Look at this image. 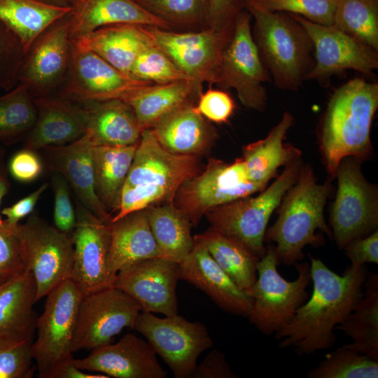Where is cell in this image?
<instances>
[{
  "mask_svg": "<svg viewBox=\"0 0 378 378\" xmlns=\"http://www.w3.org/2000/svg\"><path fill=\"white\" fill-rule=\"evenodd\" d=\"M36 326L0 331V378H31L36 369L31 346Z\"/></svg>",
  "mask_w": 378,
  "mask_h": 378,
  "instance_id": "cell-40",
  "label": "cell"
},
{
  "mask_svg": "<svg viewBox=\"0 0 378 378\" xmlns=\"http://www.w3.org/2000/svg\"><path fill=\"white\" fill-rule=\"evenodd\" d=\"M251 20L246 8L237 16L214 85L225 90L234 89L243 106L263 111L268 98L264 84L272 80L254 43Z\"/></svg>",
  "mask_w": 378,
  "mask_h": 378,
  "instance_id": "cell-10",
  "label": "cell"
},
{
  "mask_svg": "<svg viewBox=\"0 0 378 378\" xmlns=\"http://www.w3.org/2000/svg\"><path fill=\"white\" fill-rule=\"evenodd\" d=\"M312 295L290 321L276 334L279 348H290L299 356L328 349L336 342L334 329L361 299L367 277L365 265H348L340 275L320 259L310 256Z\"/></svg>",
  "mask_w": 378,
  "mask_h": 378,
  "instance_id": "cell-1",
  "label": "cell"
},
{
  "mask_svg": "<svg viewBox=\"0 0 378 378\" xmlns=\"http://www.w3.org/2000/svg\"><path fill=\"white\" fill-rule=\"evenodd\" d=\"M149 226L160 257L180 263L192 251V223L173 203L146 209Z\"/></svg>",
  "mask_w": 378,
  "mask_h": 378,
  "instance_id": "cell-34",
  "label": "cell"
},
{
  "mask_svg": "<svg viewBox=\"0 0 378 378\" xmlns=\"http://www.w3.org/2000/svg\"><path fill=\"white\" fill-rule=\"evenodd\" d=\"M43 314L36 319L37 337L31 354L41 378H52L62 365L71 361L77 316L83 294L69 278L46 296Z\"/></svg>",
  "mask_w": 378,
  "mask_h": 378,
  "instance_id": "cell-8",
  "label": "cell"
},
{
  "mask_svg": "<svg viewBox=\"0 0 378 378\" xmlns=\"http://www.w3.org/2000/svg\"><path fill=\"white\" fill-rule=\"evenodd\" d=\"M295 122L292 114L285 111L281 120L262 139L251 143L242 149L243 160L248 179L267 186L277 175L279 167L287 166L301 158V151L284 141Z\"/></svg>",
  "mask_w": 378,
  "mask_h": 378,
  "instance_id": "cell-28",
  "label": "cell"
},
{
  "mask_svg": "<svg viewBox=\"0 0 378 378\" xmlns=\"http://www.w3.org/2000/svg\"><path fill=\"white\" fill-rule=\"evenodd\" d=\"M233 27L180 31L145 26L154 45L192 80L199 96L204 83L215 84L221 56Z\"/></svg>",
  "mask_w": 378,
  "mask_h": 378,
  "instance_id": "cell-15",
  "label": "cell"
},
{
  "mask_svg": "<svg viewBox=\"0 0 378 378\" xmlns=\"http://www.w3.org/2000/svg\"><path fill=\"white\" fill-rule=\"evenodd\" d=\"M67 17L72 41L80 39L100 27L115 24H136L173 30L136 0H77Z\"/></svg>",
  "mask_w": 378,
  "mask_h": 378,
  "instance_id": "cell-25",
  "label": "cell"
},
{
  "mask_svg": "<svg viewBox=\"0 0 378 378\" xmlns=\"http://www.w3.org/2000/svg\"><path fill=\"white\" fill-rule=\"evenodd\" d=\"M108 225L111 244L107 267L113 278L120 271L136 262L160 257L146 209L110 221Z\"/></svg>",
  "mask_w": 378,
  "mask_h": 378,
  "instance_id": "cell-27",
  "label": "cell"
},
{
  "mask_svg": "<svg viewBox=\"0 0 378 378\" xmlns=\"http://www.w3.org/2000/svg\"><path fill=\"white\" fill-rule=\"evenodd\" d=\"M70 10L37 0H0V20L20 38L25 52L43 30Z\"/></svg>",
  "mask_w": 378,
  "mask_h": 378,
  "instance_id": "cell-36",
  "label": "cell"
},
{
  "mask_svg": "<svg viewBox=\"0 0 378 378\" xmlns=\"http://www.w3.org/2000/svg\"><path fill=\"white\" fill-rule=\"evenodd\" d=\"M332 25L378 51V0H337Z\"/></svg>",
  "mask_w": 378,
  "mask_h": 378,
  "instance_id": "cell-39",
  "label": "cell"
},
{
  "mask_svg": "<svg viewBox=\"0 0 378 378\" xmlns=\"http://www.w3.org/2000/svg\"><path fill=\"white\" fill-rule=\"evenodd\" d=\"M136 146L137 144L94 146L92 158L95 191L108 212L116 211Z\"/></svg>",
  "mask_w": 378,
  "mask_h": 378,
  "instance_id": "cell-33",
  "label": "cell"
},
{
  "mask_svg": "<svg viewBox=\"0 0 378 378\" xmlns=\"http://www.w3.org/2000/svg\"><path fill=\"white\" fill-rule=\"evenodd\" d=\"M279 265L274 246L270 244L257 265V279L247 293L253 298L248 316L265 335L276 334L293 318L297 309L309 298L307 287L311 281L310 264L294 265L298 277L285 279L277 271Z\"/></svg>",
  "mask_w": 378,
  "mask_h": 378,
  "instance_id": "cell-6",
  "label": "cell"
},
{
  "mask_svg": "<svg viewBox=\"0 0 378 378\" xmlns=\"http://www.w3.org/2000/svg\"><path fill=\"white\" fill-rule=\"evenodd\" d=\"M72 363L86 371L115 378H165L166 371L158 360L152 346L132 333L120 340L99 346L83 358H73Z\"/></svg>",
  "mask_w": 378,
  "mask_h": 378,
  "instance_id": "cell-21",
  "label": "cell"
},
{
  "mask_svg": "<svg viewBox=\"0 0 378 378\" xmlns=\"http://www.w3.org/2000/svg\"><path fill=\"white\" fill-rule=\"evenodd\" d=\"M330 181L317 183L312 167L302 164L297 180L284 194L277 207V219L267 228L264 237V242L275 243L279 264L294 265L304 258L303 249L307 245L322 246L323 239L316 230L332 241L331 229L323 215L332 190Z\"/></svg>",
  "mask_w": 378,
  "mask_h": 378,
  "instance_id": "cell-4",
  "label": "cell"
},
{
  "mask_svg": "<svg viewBox=\"0 0 378 378\" xmlns=\"http://www.w3.org/2000/svg\"><path fill=\"white\" fill-rule=\"evenodd\" d=\"M193 237L206 248L232 280L248 293L257 279V265L260 258L239 239L211 227Z\"/></svg>",
  "mask_w": 378,
  "mask_h": 378,
  "instance_id": "cell-31",
  "label": "cell"
},
{
  "mask_svg": "<svg viewBox=\"0 0 378 378\" xmlns=\"http://www.w3.org/2000/svg\"><path fill=\"white\" fill-rule=\"evenodd\" d=\"M24 53L20 38L0 20V90L7 92L19 83Z\"/></svg>",
  "mask_w": 378,
  "mask_h": 378,
  "instance_id": "cell-45",
  "label": "cell"
},
{
  "mask_svg": "<svg viewBox=\"0 0 378 378\" xmlns=\"http://www.w3.org/2000/svg\"><path fill=\"white\" fill-rule=\"evenodd\" d=\"M343 250L354 267H360L366 263L378 264V230L353 239Z\"/></svg>",
  "mask_w": 378,
  "mask_h": 378,
  "instance_id": "cell-51",
  "label": "cell"
},
{
  "mask_svg": "<svg viewBox=\"0 0 378 378\" xmlns=\"http://www.w3.org/2000/svg\"><path fill=\"white\" fill-rule=\"evenodd\" d=\"M76 222L71 233L74 267L71 279L83 296L113 286L115 278L108 271L111 244L108 223L76 200Z\"/></svg>",
  "mask_w": 378,
  "mask_h": 378,
  "instance_id": "cell-19",
  "label": "cell"
},
{
  "mask_svg": "<svg viewBox=\"0 0 378 378\" xmlns=\"http://www.w3.org/2000/svg\"><path fill=\"white\" fill-rule=\"evenodd\" d=\"M362 162L354 157H345L336 169L338 186L329 223L332 241L339 249L377 230V187L363 175Z\"/></svg>",
  "mask_w": 378,
  "mask_h": 378,
  "instance_id": "cell-9",
  "label": "cell"
},
{
  "mask_svg": "<svg viewBox=\"0 0 378 378\" xmlns=\"http://www.w3.org/2000/svg\"><path fill=\"white\" fill-rule=\"evenodd\" d=\"M301 158L285 167L282 173L255 197H245L214 207L205 216L211 227L244 243L261 258L266 253L264 237L272 213L298 178Z\"/></svg>",
  "mask_w": 378,
  "mask_h": 378,
  "instance_id": "cell-7",
  "label": "cell"
},
{
  "mask_svg": "<svg viewBox=\"0 0 378 378\" xmlns=\"http://www.w3.org/2000/svg\"><path fill=\"white\" fill-rule=\"evenodd\" d=\"M262 9L300 15L323 25L333 24L337 0H245Z\"/></svg>",
  "mask_w": 378,
  "mask_h": 378,
  "instance_id": "cell-44",
  "label": "cell"
},
{
  "mask_svg": "<svg viewBox=\"0 0 378 378\" xmlns=\"http://www.w3.org/2000/svg\"><path fill=\"white\" fill-rule=\"evenodd\" d=\"M266 187L248 179L241 158L231 163L212 158L204 170L181 185L173 203L192 225H197L210 209L260 192Z\"/></svg>",
  "mask_w": 378,
  "mask_h": 378,
  "instance_id": "cell-11",
  "label": "cell"
},
{
  "mask_svg": "<svg viewBox=\"0 0 378 378\" xmlns=\"http://www.w3.org/2000/svg\"><path fill=\"white\" fill-rule=\"evenodd\" d=\"M67 14L43 30L24 53L18 81L33 98L57 94L67 78L72 53Z\"/></svg>",
  "mask_w": 378,
  "mask_h": 378,
  "instance_id": "cell-16",
  "label": "cell"
},
{
  "mask_svg": "<svg viewBox=\"0 0 378 378\" xmlns=\"http://www.w3.org/2000/svg\"><path fill=\"white\" fill-rule=\"evenodd\" d=\"M254 20L252 35L272 81L279 90L296 91L314 64L313 43L290 15L272 12L245 1Z\"/></svg>",
  "mask_w": 378,
  "mask_h": 378,
  "instance_id": "cell-5",
  "label": "cell"
},
{
  "mask_svg": "<svg viewBox=\"0 0 378 378\" xmlns=\"http://www.w3.org/2000/svg\"><path fill=\"white\" fill-rule=\"evenodd\" d=\"M41 3L59 6V7H71L77 0H37Z\"/></svg>",
  "mask_w": 378,
  "mask_h": 378,
  "instance_id": "cell-56",
  "label": "cell"
},
{
  "mask_svg": "<svg viewBox=\"0 0 378 378\" xmlns=\"http://www.w3.org/2000/svg\"><path fill=\"white\" fill-rule=\"evenodd\" d=\"M36 152L23 148L10 158L7 165L8 173L18 181L30 182L43 172V163Z\"/></svg>",
  "mask_w": 378,
  "mask_h": 378,
  "instance_id": "cell-50",
  "label": "cell"
},
{
  "mask_svg": "<svg viewBox=\"0 0 378 378\" xmlns=\"http://www.w3.org/2000/svg\"><path fill=\"white\" fill-rule=\"evenodd\" d=\"M94 146L90 136L85 133L67 144L47 146L41 150L47 168L64 176L74 189L77 200L101 220L109 223L112 216L95 191Z\"/></svg>",
  "mask_w": 378,
  "mask_h": 378,
  "instance_id": "cell-22",
  "label": "cell"
},
{
  "mask_svg": "<svg viewBox=\"0 0 378 378\" xmlns=\"http://www.w3.org/2000/svg\"><path fill=\"white\" fill-rule=\"evenodd\" d=\"M71 360L59 368L52 378H108L103 374L85 372V370L75 366Z\"/></svg>",
  "mask_w": 378,
  "mask_h": 378,
  "instance_id": "cell-54",
  "label": "cell"
},
{
  "mask_svg": "<svg viewBox=\"0 0 378 378\" xmlns=\"http://www.w3.org/2000/svg\"><path fill=\"white\" fill-rule=\"evenodd\" d=\"M365 293L335 329L351 339L344 346L378 360V274H367Z\"/></svg>",
  "mask_w": 378,
  "mask_h": 378,
  "instance_id": "cell-32",
  "label": "cell"
},
{
  "mask_svg": "<svg viewBox=\"0 0 378 378\" xmlns=\"http://www.w3.org/2000/svg\"><path fill=\"white\" fill-rule=\"evenodd\" d=\"M289 15L304 27L313 43L314 64L306 80L322 82L346 70L370 74L378 69V51L332 24H320Z\"/></svg>",
  "mask_w": 378,
  "mask_h": 378,
  "instance_id": "cell-18",
  "label": "cell"
},
{
  "mask_svg": "<svg viewBox=\"0 0 378 378\" xmlns=\"http://www.w3.org/2000/svg\"><path fill=\"white\" fill-rule=\"evenodd\" d=\"M48 187V183H44L26 197L1 210V216H5L4 220L6 225L9 228L13 229L20 224L19 222L22 219L31 214L40 197Z\"/></svg>",
  "mask_w": 378,
  "mask_h": 378,
  "instance_id": "cell-53",
  "label": "cell"
},
{
  "mask_svg": "<svg viewBox=\"0 0 378 378\" xmlns=\"http://www.w3.org/2000/svg\"><path fill=\"white\" fill-rule=\"evenodd\" d=\"M199 94L192 81L153 84L125 102L134 111L141 130L152 128L160 119Z\"/></svg>",
  "mask_w": 378,
  "mask_h": 378,
  "instance_id": "cell-35",
  "label": "cell"
},
{
  "mask_svg": "<svg viewBox=\"0 0 378 378\" xmlns=\"http://www.w3.org/2000/svg\"><path fill=\"white\" fill-rule=\"evenodd\" d=\"M309 378H377L378 360L344 346L327 354Z\"/></svg>",
  "mask_w": 378,
  "mask_h": 378,
  "instance_id": "cell-42",
  "label": "cell"
},
{
  "mask_svg": "<svg viewBox=\"0 0 378 378\" xmlns=\"http://www.w3.org/2000/svg\"><path fill=\"white\" fill-rule=\"evenodd\" d=\"M180 279L179 263L156 257L120 271L113 286L138 302L141 312L169 316L178 314L176 288Z\"/></svg>",
  "mask_w": 378,
  "mask_h": 378,
  "instance_id": "cell-20",
  "label": "cell"
},
{
  "mask_svg": "<svg viewBox=\"0 0 378 378\" xmlns=\"http://www.w3.org/2000/svg\"><path fill=\"white\" fill-rule=\"evenodd\" d=\"M179 265L181 279L202 290L224 311L248 316L253 298L232 280L202 244L195 241L192 251Z\"/></svg>",
  "mask_w": 378,
  "mask_h": 378,
  "instance_id": "cell-24",
  "label": "cell"
},
{
  "mask_svg": "<svg viewBox=\"0 0 378 378\" xmlns=\"http://www.w3.org/2000/svg\"><path fill=\"white\" fill-rule=\"evenodd\" d=\"M8 171L5 161L4 149L0 146V205L3 198L8 192L10 183L8 177ZM0 210V226H6Z\"/></svg>",
  "mask_w": 378,
  "mask_h": 378,
  "instance_id": "cell-55",
  "label": "cell"
},
{
  "mask_svg": "<svg viewBox=\"0 0 378 378\" xmlns=\"http://www.w3.org/2000/svg\"><path fill=\"white\" fill-rule=\"evenodd\" d=\"M82 104L87 112L85 133L94 145L138 144L142 130L127 103L113 99Z\"/></svg>",
  "mask_w": 378,
  "mask_h": 378,
  "instance_id": "cell-29",
  "label": "cell"
},
{
  "mask_svg": "<svg viewBox=\"0 0 378 378\" xmlns=\"http://www.w3.org/2000/svg\"><path fill=\"white\" fill-rule=\"evenodd\" d=\"M197 111L209 121L227 122L235 110V103L227 90L211 86L202 92L196 104Z\"/></svg>",
  "mask_w": 378,
  "mask_h": 378,
  "instance_id": "cell-48",
  "label": "cell"
},
{
  "mask_svg": "<svg viewBox=\"0 0 378 378\" xmlns=\"http://www.w3.org/2000/svg\"><path fill=\"white\" fill-rule=\"evenodd\" d=\"M13 231L20 240L26 267L34 275L37 301L71 278L74 244L70 234L49 225L36 211Z\"/></svg>",
  "mask_w": 378,
  "mask_h": 378,
  "instance_id": "cell-12",
  "label": "cell"
},
{
  "mask_svg": "<svg viewBox=\"0 0 378 378\" xmlns=\"http://www.w3.org/2000/svg\"><path fill=\"white\" fill-rule=\"evenodd\" d=\"M225 355L218 351L209 352L203 360L197 364L190 378H237Z\"/></svg>",
  "mask_w": 378,
  "mask_h": 378,
  "instance_id": "cell-52",
  "label": "cell"
},
{
  "mask_svg": "<svg viewBox=\"0 0 378 378\" xmlns=\"http://www.w3.org/2000/svg\"><path fill=\"white\" fill-rule=\"evenodd\" d=\"M78 41L130 76L138 54L152 42L145 25L136 24L104 26Z\"/></svg>",
  "mask_w": 378,
  "mask_h": 378,
  "instance_id": "cell-30",
  "label": "cell"
},
{
  "mask_svg": "<svg viewBox=\"0 0 378 378\" xmlns=\"http://www.w3.org/2000/svg\"><path fill=\"white\" fill-rule=\"evenodd\" d=\"M159 143L168 151L200 155L217 139V131L188 101L160 119L150 128Z\"/></svg>",
  "mask_w": 378,
  "mask_h": 378,
  "instance_id": "cell-26",
  "label": "cell"
},
{
  "mask_svg": "<svg viewBox=\"0 0 378 378\" xmlns=\"http://www.w3.org/2000/svg\"><path fill=\"white\" fill-rule=\"evenodd\" d=\"M36 120L33 97L24 85L18 83L0 95V142L12 145L24 139Z\"/></svg>",
  "mask_w": 378,
  "mask_h": 378,
  "instance_id": "cell-38",
  "label": "cell"
},
{
  "mask_svg": "<svg viewBox=\"0 0 378 378\" xmlns=\"http://www.w3.org/2000/svg\"><path fill=\"white\" fill-rule=\"evenodd\" d=\"M201 171L199 155L171 153L159 143L151 129L143 130L110 221L160 202H173L181 185Z\"/></svg>",
  "mask_w": 378,
  "mask_h": 378,
  "instance_id": "cell-3",
  "label": "cell"
},
{
  "mask_svg": "<svg viewBox=\"0 0 378 378\" xmlns=\"http://www.w3.org/2000/svg\"><path fill=\"white\" fill-rule=\"evenodd\" d=\"M27 272L20 242L13 229L0 226V287Z\"/></svg>",
  "mask_w": 378,
  "mask_h": 378,
  "instance_id": "cell-46",
  "label": "cell"
},
{
  "mask_svg": "<svg viewBox=\"0 0 378 378\" xmlns=\"http://www.w3.org/2000/svg\"><path fill=\"white\" fill-rule=\"evenodd\" d=\"M146 10L173 30L200 31L209 28L205 0H136Z\"/></svg>",
  "mask_w": 378,
  "mask_h": 378,
  "instance_id": "cell-41",
  "label": "cell"
},
{
  "mask_svg": "<svg viewBox=\"0 0 378 378\" xmlns=\"http://www.w3.org/2000/svg\"><path fill=\"white\" fill-rule=\"evenodd\" d=\"M35 124L24 139L23 148L37 152L47 146H62L86 132L87 112L82 104L57 94L35 97Z\"/></svg>",
  "mask_w": 378,
  "mask_h": 378,
  "instance_id": "cell-23",
  "label": "cell"
},
{
  "mask_svg": "<svg viewBox=\"0 0 378 378\" xmlns=\"http://www.w3.org/2000/svg\"><path fill=\"white\" fill-rule=\"evenodd\" d=\"M153 84L122 73L76 40L67 78L57 94L78 104L127 102Z\"/></svg>",
  "mask_w": 378,
  "mask_h": 378,
  "instance_id": "cell-13",
  "label": "cell"
},
{
  "mask_svg": "<svg viewBox=\"0 0 378 378\" xmlns=\"http://www.w3.org/2000/svg\"><path fill=\"white\" fill-rule=\"evenodd\" d=\"M378 108V83L361 78L338 88L321 123L319 148L329 180L340 162L351 156L364 161L372 152L371 127Z\"/></svg>",
  "mask_w": 378,
  "mask_h": 378,
  "instance_id": "cell-2",
  "label": "cell"
},
{
  "mask_svg": "<svg viewBox=\"0 0 378 378\" xmlns=\"http://www.w3.org/2000/svg\"><path fill=\"white\" fill-rule=\"evenodd\" d=\"M36 285L31 271L0 287V331L36 326Z\"/></svg>",
  "mask_w": 378,
  "mask_h": 378,
  "instance_id": "cell-37",
  "label": "cell"
},
{
  "mask_svg": "<svg viewBox=\"0 0 378 378\" xmlns=\"http://www.w3.org/2000/svg\"><path fill=\"white\" fill-rule=\"evenodd\" d=\"M133 329L147 339L176 378H190L199 356L213 346L204 324L189 321L178 314L159 318L141 312Z\"/></svg>",
  "mask_w": 378,
  "mask_h": 378,
  "instance_id": "cell-14",
  "label": "cell"
},
{
  "mask_svg": "<svg viewBox=\"0 0 378 378\" xmlns=\"http://www.w3.org/2000/svg\"><path fill=\"white\" fill-rule=\"evenodd\" d=\"M209 28L232 29L239 13L245 8V0H205Z\"/></svg>",
  "mask_w": 378,
  "mask_h": 378,
  "instance_id": "cell-49",
  "label": "cell"
},
{
  "mask_svg": "<svg viewBox=\"0 0 378 378\" xmlns=\"http://www.w3.org/2000/svg\"><path fill=\"white\" fill-rule=\"evenodd\" d=\"M141 312L138 302L114 286L84 295L78 312L73 354L112 342L124 328L133 329Z\"/></svg>",
  "mask_w": 378,
  "mask_h": 378,
  "instance_id": "cell-17",
  "label": "cell"
},
{
  "mask_svg": "<svg viewBox=\"0 0 378 378\" xmlns=\"http://www.w3.org/2000/svg\"><path fill=\"white\" fill-rule=\"evenodd\" d=\"M51 184L54 194L53 220L59 231L70 234L73 232L76 214L69 193V184L60 174L53 172Z\"/></svg>",
  "mask_w": 378,
  "mask_h": 378,
  "instance_id": "cell-47",
  "label": "cell"
},
{
  "mask_svg": "<svg viewBox=\"0 0 378 378\" xmlns=\"http://www.w3.org/2000/svg\"><path fill=\"white\" fill-rule=\"evenodd\" d=\"M130 76L154 84L192 81L153 41L138 54Z\"/></svg>",
  "mask_w": 378,
  "mask_h": 378,
  "instance_id": "cell-43",
  "label": "cell"
}]
</instances>
